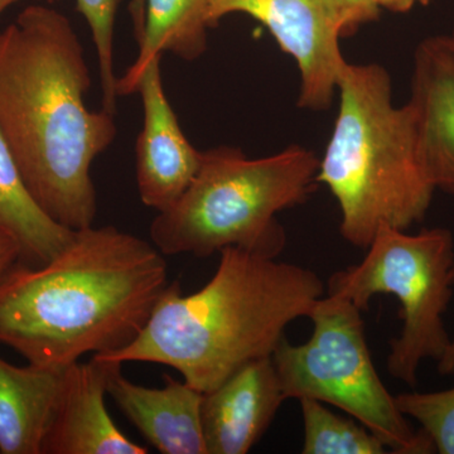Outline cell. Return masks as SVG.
<instances>
[{"instance_id": "4", "label": "cell", "mask_w": 454, "mask_h": 454, "mask_svg": "<svg viewBox=\"0 0 454 454\" xmlns=\"http://www.w3.org/2000/svg\"><path fill=\"white\" fill-rule=\"evenodd\" d=\"M337 94L317 182L339 203L342 238L366 250L381 227L406 231L422 223L437 188L420 158L409 106L393 104L387 68L346 61Z\"/></svg>"}, {"instance_id": "15", "label": "cell", "mask_w": 454, "mask_h": 454, "mask_svg": "<svg viewBox=\"0 0 454 454\" xmlns=\"http://www.w3.org/2000/svg\"><path fill=\"white\" fill-rule=\"evenodd\" d=\"M210 0H131L130 16L139 52L136 62L116 82L125 97L131 82L164 52L195 61L207 50Z\"/></svg>"}, {"instance_id": "11", "label": "cell", "mask_w": 454, "mask_h": 454, "mask_svg": "<svg viewBox=\"0 0 454 454\" xmlns=\"http://www.w3.org/2000/svg\"><path fill=\"white\" fill-rule=\"evenodd\" d=\"M286 400L271 356L247 364L203 393L201 422L207 454L249 452Z\"/></svg>"}, {"instance_id": "23", "label": "cell", "mask_w": 454, "mask_h": 454, "mask_svg": "<svg viewBox=\"0 0 454 454\" xmlns=\"http://www.w3.org/2000/svg\"><path fill=\"white\" fill-rule=\"evenodd\" d=\"M438 370L439 372L443 373V375L454 372V340H452V343H450L447 354L439 361Z\"/></svg>"}, {"instance_id": "12", "label": "cell", "mask_w": 454, "mask_h": 454, "mask_svg": "<svg viewBox=\"0 0 454 454\" xmlns=\"http://www.w3.org/2000/svg\"><path fill=\"white\" fill-rule=\"evenodd\" d=\"M121 364L92 357L66 367L64 389L43 454H146L128 438L106 404L110 376Z\"/></svg>"}, {"instance_id": "3", "label": "cell", "mask_w": 454, "mask_h": 454, "mask_svg": "<svg viewBox=\"0 0 454 454\" xmlns=\"http://www.w3.org/2000/svg\"><path fill=\"white\" fill-rule=\"evenodd\" d=\"M210 282L184 295L169 283L142 333L129 345L94 355L109 363L172 367L207 393L258 358L271 356L295 319L325 295L315 271L238 247L221 250Z\"/></svg>"}, {"instance_id": "1", "label": "cell", "mask_w": 454, "mask_h": 454, "mask_svg": "<svg viewBox=\"0 0 454 454\" xmlns=\"http://www.w3.org/2000/svg\"><path fill=\"white\" fill-rule=\"evenodd\" d=\"M91 76L70 20L23 9L0 31V130L38 206L66 229L92 226L95 158L116 137L113 114L86 107Z\"/></svg>"}, {"instance_id": "25", "label": "cell", "mask_w": 454, "mask_h": 454, "mask_svg": "<svg viewBox=\"0 0 454 454\" xmlns=\"http://www.w3.org/2000/svg\"><path fill=\"white\" fill-rule=\"evenodd\" d=\"M450 35V37H452V38H453V41H454V28H453L452 35Z\"/></svg>"}, {"instance_id": "13", "label": "cell", "mask_w": 454, "mask_h": 454, "mask_svg": "<svg viewBox=\"0 0 454 454\" xmlns=\"http://www.w3.org/2000/svg\"><path fill=\"white\" fill-rule=\"evenodd\" d=\"M163 376V387H146L128 380L121 365L110 376L107 394L158 452L207 454L201 422L203 393L184 380Z\"/></svg>"}, {"instance_id": "10", "label": "cell", "mask_w": 454, "mask_h": 454, "mask_svg": "<svg viewBox=\"0 0 454 454\" xmlns=\"http://www.w3.org/2000/svg\"><path fill=\"white\" fill-rule=\"evenodd\" d=\"M418 149L430 181L454 195V41L432 35L414 52L411 92Z\"/></svg>"}, {"instance_id": "16", "label": "cell", "mask_w": 454, "mask_h": 454, "mask_svg": "<svg viewBox=\"0 0 454 454\" xmlns=\"http://www.w3.org/2000/svg\"><path fill=\"white\" fill-rule=\"evenodd\" d=\"M0 226L22 247L23 259L42 265L73 240L74 231L51 219L33 199L0 130Z\"/></svg>"}, {"instance_id": "6", "label": "cell", "mask_w": 454, "mask_h": 454, "mask_svg": "<svg viewBox=\"0 0 454 454\" xmlns=\"http://www.w3.org/2000/svg\"><path fill=\"white\" fill-rule=\"evenodd\" d=\"M363 262L337 271L327 294L369 309L378 294H393L400 301L402 333L390 340L387 372L415 387L420 364L439 363L452 339L443 316L453 297L454 239L444 227L418 234L381 227L366 249Z\"/></svg>"}, {"instance_id": "8", "label": "cell", "mask_w": 454, "mask_h": 454, "mask_svg": "<svg viewBox=\"0 0 454 454\" xmlns=\"http://www.w3.org/2000/svg\"><path fill=\"white\" fill-rule=\"evenodd\" d=\"M235 13L259 20L294 59L301 76L298 106L316 112L328 109L346 64L333 0H210L208 23L212 28Z\"/></svg>"}, {"instance_id": "5", "label": "cell", "mask_w": 454, "mask_h": 454, "mask_svg": "<svg viewBox=\"0 0 454 454\" xmlns=\"http://www.w3.org/2000/svg\"><path fill=\"white\" fill-rule=\"evenodd\" d=\"M318 167V157L300 145L258 160L234 146L202 152L186 192L152 223V244L164 256L205 259L238 247L276 259L286 244L277 215L309 199Z\"/></svg>"}, {"instance_id": "14", "label": "cell", "mask_w": 454, "mask_h": 454, "mask_svg": "<svg viewBox=\"0 0 454 454\" xmlns=\"http://www.w3.org/2000/svg\"><path fill=\"white\" fill-rule=\"evenodd\" d=\"M65 370L16 366L0 357V453L43 454Z\"/></svg>"}, {"instance_id": "21", "label": "cell", "mask_w": 454, "mask_h": 454, "mask_svg": "<svg viewBox=\"0 0 454 454\" xmlns=\"http://www.w3.org/2000/svg\"><path fill=\"white\" fill-rule=\"evenodd\" d=\"M22 259L23 252L20 245L7 230L0 226V280Z\"/></svg>"}, {"instance_id": "9", "label": "cell", "mask_w": 454, "mask_h": 454, "mask_svg": "<svg viewBox=\"0 0 454 454\" xmlns=\"http://www.w3.org/2000/svg\"><path fill=\"white\" fill-rule=\"evenodd\" d=\"M162 56L154 57L128 89L139 92L145 122L137 140V186L146 207H172L199 172L202 152L184 136L170 106L160 74Z\"/></svg>"}, {"instance_id": "22", "label": "cell", "mask_w": 454, "mask_h": 454, "mask_svg": "<svg viewBox=\"0 0 454 454\" xmlns=\"http://www.w3.org/2000/svg\"><path fill=\"white\" fill-rule=\"evenodd\" d=\"M379 7L391 13H408L411 9L418 7H427L430 0H378Z\"/></svg>"}, {"instance_id": "24", "label": "cell", "mask_w": 454, "mask_h": 454, "mask_svg": "<svg viewBox=\"0 0 454 454\" xmlns=\"http://www.w3.org/2000/svg\"><path fill=\"white\" fill-rule=\"evenodd\" d=\"M20 2H26V0H0V16H2L9 7H12V5L17 4V3ZM29 2H47L51 4V3H53V0H29Z\"/></svg>"}, {"instance_id": "7", "label": "cell", "mask_w": 454, "mask_h": 454, "mask_svg": "<svg viewBox=\"0 0 454 454\" xmlns=\"http://www.w3.org/2000/svg\"><path fill=\"white\" fill-rule=\"evenodd\" d=\"M361 312L348 300L324 295L309 317V340L301 345H292L286 337L280 340L271 358L284 396L336 406L372 430L391 453H434L432 442L422 430L411 428L382 384Z\"/></svg>"}, {"instance_id": "18", "label": "cell", "mask_w": 454, "mask_h": 454, "mask_svg": "<svg viewBox=\"0 0 454 454\" xmlns=\"http://www.w3.org/2000/svg\"><path fill=\"white\" fill-rule=\"evenodd\" d=\"M399 411L417 420L439 454H454V387L433 393H403L395 396Z\"/></svg>"}, {"instance_id": "2", "label": "cell", "mask_w": 454, "mask_h": 454, "mask_svg": "<svg viewBox=\"0 0 454 454\" xmlns=\"http://www.w3.org/2000/svg\"><path fill=\"white\" fill-rule=\"evenodd\" d=\"M168 286L153 244L114 226L77 230L46 264L18 262L2 278L0 343L66 369L133 342Z\"/></svg>"}, {"instance_id": "20", "label": "cell", "mask_w": 454, "mask_h": 454, "mask_svg": "<svg viewBox=\"0 0 454 454\" xmlns=\"http://www.w3.org/2000/svg\"><path fill=\"white\" fill-rule=\"evenodd\" d=\"M343 37L355 35L361 27L375 22L380 16L378 0H333Z\"/></svg>"}, {"instance_id": "19", "label": "cell", "mask_w": 454, "mask_h": 454, "mask_svg": "<svg viewBox=\"0 0 454 454\" xmlns=\"http://www.w3.org/2000/svg\"><path fill=\"white\" fill-rule=\"evenodd\" d=\"M56 0H53L55 3ZM121 0H76V8L85 18L97 50L98 74L103 91V109L116 114V82L114 71V27Z\"/></svg>"}, {"instance_id": "17", "label": "cell", "mask_w": 454, "mask_h": 454, "mask_svg": "<svg viewBox=\"0 0 454 454\" xmlns=\"http://www.w3.org/2000/svg\"><path fill=\"white\" fill-rule=\"evenodd\" d=\"M303 454H385L384 442L361 423L333 413L318 400L300 399Z\"/></svg>"}]
</instances>
